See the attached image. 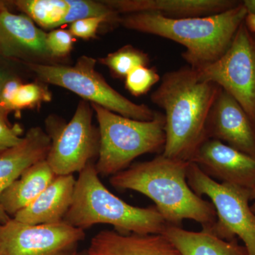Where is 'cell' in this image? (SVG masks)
Returning <instances> with one entry per match:
<instances>
[{"label": "cell", "mask_w": 255, "mask_h": 255, "mask_svg": "<svg viewBox=\"0 0 255 255\" xmlns=\"http://www.w3.org/2000/svg\"><path fill=\"white\" fill-rule=\"evenodd\" d=\"M220 90L189 66L164 74L150 97L164 111V156L191 162L207 139L206 124Z\"/></svg>", "instance_id": "obj_1"}, {"label": "cell", "mask_w": 255, "mask_h": 255, "mask_svg": "<svg viewBox=\"0 0 255 255\" xmlns=\"http://www.w3.org/2000/svg\"><path fill=\"white\" fill-rule=\"evenodd\" d=\"M189 164L162 153L151 160L131 164L112 176L110 183L116 189L137 191L150 198L170 226L182 227L183 221L189 219L209 230L217 219L216 209L189 187Z\"/></svg>", "instance_id": "obj_2"}, {"label": "cell", "mask_w": 255, "mask_h": 255, "mask_svg": "<svg viewBox=\"0 0 255 255\" xmlns=\"http://www.w3.org/2000/svg\"><path fill=\"white\" fill-rule=\"evenodd\" d=\"M248 11L241 1L232 9L210 16L169 18L141 12L121 16L119 24L132 31L167 38L185 47L183 59L199 70L227 51Z\"/></svg>", "instance_id": "obj_3"}, {"label": "cell", "mask_w": 255, "mask_h": 255, "mask_svg": "<svg viewBox=\"0 0 255 255\" xmlns=\"http://www.w3.org/2000/svg\"><path fill=\"white\" fill-rule=\"evenodd\" d=\"M63 221L83 231L95 225H110L122 235L162 234L168 225L155 206H131L112 194L101 182L92 162L79 173Z\"/></svg>", "instance_id": "obj_4"}, {"label": "cell", "mask_w": 255, "mask_h": 255, "mask_svg": "<svg viewBox=\"0 0 255 255\" xmlns=\"http://www.w3.org/2000/svg\"><path fill=\"white\" fill-rule=\"evenodd\" d=\"M99 124L100 147L95 168L99 175H115L128 168L139 156L164 150V117L156 112L151 121L135 120L91 104Z\"/></svg>", "instance_id": "obj_5"}, {"label": "cell", "mask_w": 255, "mask_h": 255, "mask_svg": "<svg viewBox=\"0 0 255 255\" xmlns=\"http://www.w3.org/2000/svg\"><path fill=\"white\" fill-rule=\"evenodd\" d=\"M97 60L82 55L74 65L26 64L40 82L63 87L90 104L101 106L114 113L135 120H152L156 112L148 106L137 105L109 85L96 70Z\"/></svg>", "instance_id": "obj_6"}, {"label": "cell", "mask_w": 255, "mask_h": 255, "mask_svg": "<svg viewBox=\"0 0 255 255\" xmlns=\"http://www.w3.org/2000/svg\"><path fill=\"white\" fill-rule=\"evenodd\" d=\"M187 178L193 191L200 197L208 196L216 209L217 219L208 231L226 241L240 238L248 255H255V214L250 206L251 189L217 182L191 162Z\"/></svg>", "instance_id": "obj_7"}, {"label": "cell", "mask_w": 255, "mask_h": 255, "mask_svg": "<svg viewBox=\"0 0 255 255\" xmlns=\"http://www.w3.org/2000/svg\"><path fill=\"white\" fill-rule=\"evenodd\" d=\"M93 114L91 104L81 100L68 124L48 122L46 132L51 145L46 161L55 175L80 173L92 159L98 157L100 130L92 123Z\"/></svg>", "instance_id": "obj_8"}, {"label": "cell", "mask_w": 255, "mask_h": 255, "mask_svg": "<svg viewBox=\"0 0 255 255\" xmlns=\"http://www.w3.org/2000/svg\"><path fill=\"white\" fill-rule=\"evenodd\" d=\"M196 70L232 96L255 124V37L244 22L224 55Z\"/></svg>", "instance_id": "obj_9"}, {"label": "cell", "mask_w": 255, "mask_h": 255, "mask_svg": "<svg viewBox=\"0 0 255 255\" xmlns=\"http://www.w3.org/2000/svg\"><path fill=\"white\" fill-rule=\"evenodd\" d=\"M83 230L63 222L29 225L11 218L0 226V255H75Z\"/></svg>", "instance_id": "obj_10"}, {"label": "cell", "mask_w": 255, "mask_h": 255, "mask_svg": "<svg viewBox=\"0 0 255 255\" xmlns=\"http://www.w3.org/2000/svg\"><path fill=\"white\" fill-rule=\"evenodd\" d=\"M47 33L25 14L10 11L0 2V58L30 63L54 64Z\"/></svg>", "instance_id": "obj_11"}, {"label": "cell", "mask_w": 255, "mask_h": 255, "mask_svg": "<svg viewBox=\"0 0 255 255\" xmlns=\"http://www.w3.org/2000/svg\"><path fill=\"white\" fill-rule=\"evenodd\" d=\"M191 162L217 182L251 190L255 187V157L219 140L208 138L204 140Z\"/></svg>", "instance_id": "obj_12"}, {"label": "cell", "mask_w": 255, "mask_h": 255, "mask_svg": "<svg viewBox=\"0 0 255 255\" xmlns=\"http://www.w3.org/2000/svg\"><path fill=\"white\" fill-rule=\"evenodd\" d=\"M206 137L255 157V124L237 101L221 88L208 118Z\"/></svg>", "instance_id": "obj_13"}, {"label": "cell", "mask_w": 255, "mask_h": 255, "mask_svg": "<svg viewBox=\"0 0 255 255\" xmlns=\"http://www.w3.org/2000/svg\"><path fill=\"white\" fill-rule=\"evenodd\" d=\"M51 140L39 127H32L18 145L0 151V198L4 191L33 164L46 159ZM11 217L0 204V226Z\"/></svg>", "instance_id": "obj_14"}, {"label": "cell", "mask_w": 255, "mask_h": 255, "mask_svg": "<svg viewBox=\"0 0 255 255\" xmlns=\"http://www.w3.org/2000/svg\"><path fill=\"white\" fill-rule=\"evenodd\" d=\"M119 14L152 13L169 18L200 17L236 7V0H107L104 1Z\"/></svg>", "instance_id": "obj_15"}, {"label": "cell", "mask_w": 255, "mask_h": 255, "mask_svg": "<svg viewBox=\"0 0 255 255\" xmlns=\"http://www.w3.org/2000/svg\"><path fill=\"white\" fill-rule=\"evenodd\" d=\"M90 255H182L162 234L122 235L101 231L90 242Z\"/></svg>", "instance_id": "obj_16"}, {"label": "cell", "mask_w": 255, "mask_h": 255, "mask_svg": "<svg viewBox=\"0 0 255 255\" xmlns=\"http://www.w3.org/2000/svg\"><path fill=\"white\" fill-rule=\"evenodd\" d=\"M75 182L73 174L57 176L36 200L16 213L13 219L29 225L63 222L73 201Z\"/></svg>", "instance_id": "obj_17"}, {"label": "cell", "mask_w": 255, "mask_h": 255, "mask_svg": "<svg viewBox=\"0 0 255 255\" xmlns=\"http://www.w3.org/2000/svg\"><path fill=\"white\" fill-rule=\"evenodd\" d=\"M56 177L46 159L33 164L4 191L1 208L13 217L36 200Z\"/></svg>", "instance_id": "obj_18"}, {"label": "cell", "mask_w": 255, "mask_h": 255, "mask_svg": "<svg viewBox=\"0 0 255 255\" xmlns=\"http://www.w3.org/2000/svg\"><path fill=\"white\" fill-rule=\"evenodd\" d=\"M162 234L182 255H248L246 247L241 246L237 238L226 241L208 230L192 232L167 225Z\"/></svg>", "instance_id": "obj_19"}, {"label": "cell", "mask_w": 255, "mask_h": 255, "mask_svg": "<svg viewBox=\"0 0 255 255\" xmlns=\"http://www.w3.org/2000/svg\"><path fill=\"white\" fill-rule=\"evenodd\" d=\"M13 4L36 25L50 30L65 24L70 10L68 0H17Z\"/></svg>", "instance_id": "obj_20"}, {"label": "cell", "mask_w": 255, "mask_h": 255, "mask_svg": "<svg viewBox=\"0 0 255 255\" xmlns=\"http://www.w3.org/2000/svg\"><path fill=\"white\" fill-rule=\"evenodd\" d=\"M100 63L110 69L116 78L125 79L134 69L148 66L150 58L147 53L131 45H127L100 58Z\"/></svg>", "instance_id": "obj_21"}, {"label": "cell", "mask_w": 255, "mask_h": 255, "mask_svg": "<svg viewBox=\"0 0 255 255\" xmlns=\"http://www.w3.org/2000/svg\"><path fill=\"white\" fill-rule=\"evenodd\" d=\"M51 100V92L43 84L23 83L11 102V112L39 107L42 104L49 102Z\"/></svg>", "instance_id": "obj_22"}, {"label": "cell", "mask_w": 255, "mask_h": 255, "mask_svg": "<svg viewBox=\"0 0 255 255\" xmlns=\"http://www.w3.org/2000/svg\"><path fill=\"white\" fill-rule=\"evenodd\" d=\"M160 80L155 68L141 66L134 69L125 78V87L135 97L145 95Z\"/></svg>", "instance_id": "obj_23"}, {"label": "cell", "mask_w": 255, "mask_h": 255, "mask_svg": "<svg viewBox=\"0 0 255 255\" xmlns=\"http://www.w3.org/2000/svg\"><path fill=\"white\" fill-rule=\"evenodd\" d=\"M74 41V36L67 30L54 29L47 33V46L55 60L70 55L73 48Z\"/></svg>", "instance_id": "obj_24"}, {"label": "cell", "mask_w": 255, "mask_h": 255, "mask_svg": "<svg viewBox=\"0 0 255 255\" xmlns=\"http://www.w3.org/2000/svg\"><path fill=\"white\" fill-rule=\"evenodd\" d=\"M107 23L110 24H115V23H119V21L107 16L82 18L72 23L69 31L74 37L82 38V39H91L95 38L101 25Z\"/></svg>", "instance_id": "obj_25"}, {"label": "cell", "mask_w": 255, "mask_h": 255, "mask_svg": "<svg viewBox=\"0 0 255 255\" xmlns=\"http://www.w3.org/2000/svg\"><path fill=\"white\" fill-rule=\"evenodd\" d=\"M23 129L16 124L10 127L7 120L0 116V151L18 145L23 140Z\"/></svg>", "instance_id": "obj_26"}, {"label": "cell", "mask_w": 255, "mask_h": 255, "mask_svg": "<svg viewBox=\"0 0 255 255\" xmlns=\"http://www.w3.org/2000/svg\"><path fill=\"white\" fill-rule=\"evenodd\" d=\"M22 84L21 79L15 75L8 79L4 83L1 92L0 107L1 112L6 117L11 112V102L14 100V96Z\"/></svg>", "instance_id": "obj_27"}, {"label": "cell", "mask_w": 255, "mask_h": 255, "mask_svg": "<svg viewBox=\"0 0 255 255\" xmlns=\"http://www.w3.org/2000/svg\"><path fill=\"white\" fill-rule=\"evenodd\" d=\"M14 75V74L12 73V72L10 70V71L7 72L4 74V75H1L0 76V102H1V92H2L3 87H4V85L5 82H6V80H8L9 78H11V76ZM0 116L3 118L6 119L7 120V117L3 114V112H1V107H0Z\"/></svg>", "instance_id": "obj_28"}, {"label": "cell", "mask_w": 255, "mask_h": 255, "mask_svg": "<svg viewBox=\"0 0 255 255\" xmlns=\"http://www.w3.org/2000/svg\"><path fill=\"white\" fill-rule=\"evenodd\" d=\"M245 25L251 33H255V14L248 13L244 21Z\"/></svg>", "instance_id": "obj_29"}, {"label": "cell", "mask_w": 255, "mask_h": 255, "mask_svg": "<svg viewBox=\"0 0 255 255\" xmlns=\"http://www.w3.org/2000/svg\"><path fill=\"white\" fill-rule=\"evenodd\" d=\"M243 4L246 8L248 13L255 14V0H244Z\"/></svg>", "instance_id": "obj_30"}, {"label": "cell", "mask_w": 255, "mask_h": 255, "mask_svg": "<svg viewBox=\"0 0 255 255\" xmlns=\"http://www.w3.org/2000/svg\"><path fill=\"white\" fill-rule=\"evenodd\" d=\"M251 199L253 200V204L251 206V209L255 214V187L251 190Z\"/></svg>", "instance_id": "obj_31"}, {"label": "cell", "mask_w": 255, "mask_h": 255, "mask_svg": "<svg viewBox=\"0 0 255 255\" xmlns=\"http://www.w3.org/2000/svg\"><path fill=\"white\" fill-rule=\"evenodd\" d=\"M9 71H10L9 69H8L6 67H5L3 64L0 63V76Z\"/></svg>", "instance_id": "obj_32"}, {"label": "cell", "mask_w": 255, "mask_h": 255, "mask_svg": "<svg viewBox=\"0 0 255 255\" xmlns=\"http://www.w3.org/2000/svg\"><path fill=\"white\" fill-rule=\"evenodd\" d=\"M78 255H90L87 253V251L83 252V253H78Z\"/></svg>", "instance_id": "obj_33"}, {"label": "cell", "mask_w": 255, "mask_h": 255, "mask_svg": "<svg viewBox=\"0 0 255 255\" xmlns=\"http://www.w3.org/2000/svg\"><path fill=\"white\" fill-rule=\"evenodd\" d=\"M75 255H78V253H77Z\"/></svg>", "instance_id": "obj_34"}]
</instances>
